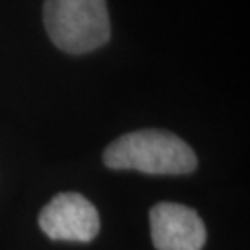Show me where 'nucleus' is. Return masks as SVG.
Returning a JSON list of instances; mask_svg holds the SVG:
<instances>
[{
    "label": "nucleus",
    "mask_w": 250,
    "mask_h": 250,
    "mask_svg": "<svg viewBox=\"0 0 250 250\" xmlns=\"http://www.w3.org/2000/svg\"><path fill=\"white\" fill-rule=\"evenodd\" d=\"M104 164L111 169L179 176L195 171L197 156L182 138L171 132L137 130L109 145L104 151Z\"/></svg>",
    "instance_id": "1"
},
{
    "label": "nucleus",
    "mask_w": 250,
    "mask_h": 250,
    "mask_svg": "<svg viewBox=\"0 0 250 250\" xmlns=\"http://www.w3.org/2000/svg\"><path fill=\"white\" fill-rule=\"evenodd\" d=\"M39 226L54 241L89 242L98 236L99 214L83 195L59 193L42 208Z\"/></svg>",
    "instance_id": "3"
},
{
    "label": "nucleus",
    "mask_w": 250,
    "mask_h": 250,
    "mask_svg": "<svg viewBox=\"0 0 250 250\" xmlns=\"http://www.w3.org/2000/svg\"><path fill=\"white\" fill-rule=\"evenodd\" d=\"M151 241L158 250H202L207 229L195 209L179 203H158L149 211Z\"/></svg>",
    "instance_id": "4"
},
{
    "label": "nucleus",
    "mask_w": 250,
    "mask_h": 250,
    "mask_svg": "<svg viewBox=\"0 0 250 250\" xmlns=\"http://www.w3.org/2000/svg\"><path fill=\"white\" fill-rule=\"evenodd\" d=\"M44 24L51 41L68 54H86L111 38L106 0H46Z\"/></svg>",
    "instance_id": "2"
}]
</instances>
